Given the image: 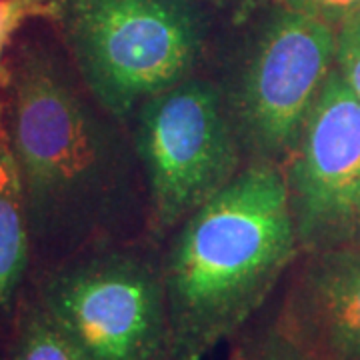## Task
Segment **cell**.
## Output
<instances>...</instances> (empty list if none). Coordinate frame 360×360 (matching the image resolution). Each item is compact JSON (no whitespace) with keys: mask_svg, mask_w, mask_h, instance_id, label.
I'll use <instances>...</instances> for the list:
<instances>
[{"mask_svg":"<svg viewBox=\"0 0 360 360\" xmlns=\"http://www.w3.org/2000/svg\"><path fill=\"white\" fill-rule=\"evenodd\" d=\"M37 300L86 360H172L160 260L136 243L52 266Z\"/></svg>","mask_w":360,"mask_h":360,"instance_id":"obj_5","label":"cell"},{"mask_svg":"<svg viewBox=\"0 0 360 360\" xmlns=\"http://www.w3.org/2000/svg\"><path fill=\"white\" fill-rule=\"evenodd\" d=\"M274 2L276 6L307 14L335 28L360 14V0H274Z\"/></svg>","mask_w":360,"mask_h":360,"instance_id":"obj_13","label":"cell"},{"mask_svg":"<svg viewBox=\"0 0 360 360\" xmlns=\"http://www.w3.org/2000/svg\"><path fill=\"white\" fill-rule=\"evenodd\" d=\"M335 66L360 103V14L336 28Z\"/></svg>","mask_w":360,"mask_h":360,"instance_id":"obj_12","label":"cell"},{"mask_svg":"<svg viewBox=\"0 0 360 360\" xmlns=\"http://www.w3.org/2000/svg\"><path fill=\"white\" fill-rule=\"evenodd\" d=\"M298 257L283 167L248 162L170 234L160 258L172 360H205L238 335Z\"/></svg>","mask_w":360,"mask_h":360,"instance_id":"obj_2","label":"cell"},{"mask_svg":"<svg viewBox=\"0 0 360 360\" xmlns=\"http://www.w3.org/2000/svg\"><path fill=\"white\" fill-rule=\"evenodd\" d=\"M52 20L92 98L127 129L148 98L194 77L206 51L194 0H56Z\"/></svg>","mask_w":360,"mask_h":360,"instance_id":"obj_3","label":"cell"},{"mask_svg":"<svg viewBox=\"0 0 360 360\" xmlns=\"http://www.w3.org/2000/svg\"><path fill=\"white\" fill-rule=\"evenodd\" d=\"M274 321L314 360H360V246L296 258Z\"/></svg>","mask_w":360,"mask_h":360,"instance_id":"obj_8","label":"cell"},{"mask_svg":"<svg viewBox=\"0 0 360 360\" xmlns=\"http://www.w3.org/2000/svg\"><path fill=\"white\" fill-rule=\"evenodd\" d=\"M232 360H314L295 338L284 333L278 322H266L255 333L246 336L245 340L234 350Z\"/></svg>","mask_w":360,"mask_h":360,"instance_id":"obj_11","label":"cell"},{"mask_svg":"<svg viewBox=\"0 0 360 360\" xmlns=\"http://www.w3.org/2000/svg\"><path fill=\"white\" fill-rule=\"evenodd\" d=\"M8 360H86L34 298L20 310Z\"/></svg>","mask_w":360,"mask_h":360,"instance_id":"obj_10","label":"cell"},{"mask_svg":"<svg viewBox=\"0 0 360 360\" xmlns=\"http://www.w3.org/2000/svg\"><path fill=\"white\" fill-rule=\"evenodd\" d=\"M335 58V26L276 6L224 90L246 165L283 167Z\"/></svg>","mask_w":360,"mask_h":360,"instance_id":"obj_6","label":"cell"},{"mask_svg":"<svg viewBox=\"0 0 360 360\" xmlns=\"http://www.w3.org/2000/svg\"><path fill=\"white\" fill-rule=\"evenodd\" d=\"M0 86L32 257L49 270L136 243L148 208L132 136L92 98L66 51L22 39L4 58Z\"/></svg>","mask_w":360,"mask_h":360,"instance_id":"obj_1","label":"cell"},{"mask_svg":"<svg viewBox=\"0 0 360 360\" xmlns=\"http://www.w3.org/2000/svg\"><path fill=\"white\" fill-rule=\"evenodd\" d=\"M148 232L168 238L246 167L224 90L191 77L148 98L132 116Z\"/></svg>","mask_w":360,"mask_h":360,"instance_id":"obj_4","label":"cell"},{"mask_svg":"<svg viewBox=\"0 0 360 360\" xmlns=\"http://www.w3.org/2000/svg\"><path fill=\"white\" fill-rule=\"evenodd\" d=\"M6 46L8 42L0 39V78H2V72H4V58H6Z\"/></svg>","mask_w":360,"mask_h":360,"instance_id":"obj_15","label":"cell"},{"mask_svg":"<svg viewBox=\"0 0 360 360\" xmlns=\"http://www.w3.org/2000/svg\"><path fill=\"white\" fill-rule=\"evenodd\" d=\"M30 258L20 179L0 108V316L13 309Z\"/></svg>","mask_w":360,"mask_h":360,"instance_id":"obj_9","label":"cell"},{"mask_svg":"<svg viewBox=\"0 0 360 360\" xmlns=\"http://www.w3.org/2000/svg\"><path fill=\"white\" fill-rule=\"evenodd\" d=\"M283 172L300 255L360 246V103L336 66Z\"/></svg>","mask_w":360,"mask_h":360,"instance_id":"obj_7","label":"cell"},{"mask_svg":"<svg viewBox=\"0 0 360 360\" xmlns=\"http://www.w3.org/2000/svg\"><path fill=\"white\" fill-rule=\"evenodd\" d=\"M210 4H214L217 8L229 13L236 20H245L246 16L257 13L262 4H266L269 0H206Z\"/></svg>","mask_w":360,"mask_h":360,"instance_id":"obj_14","label":"cell"}]
</instances>
